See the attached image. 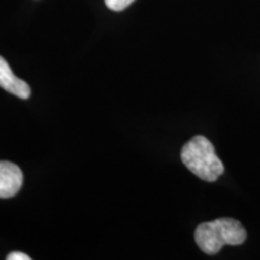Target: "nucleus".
Wrapping results in <instances>:
<instances>
[{
	"label": "nucleus",
	"mask_w": 260,
	"mask_h": 260,
	"mask_svg": "<svg viewBox=\"0 0 260 260\" xmlns=\"http://www.w3.org/2000/svg\"><path fill=\"white\" fill-rule=\"evenodd\" d=\"M195 242L206 254H217L225 245H242L247 239L245 228L239 220L219 218L200 224L194 234Z\"/></svg>",
	"instance_id": "f257e3e1"
},
{
	"label": "nucleus",
	"mask_w": 260,
	"mask_h": 260,
	"mask_svg": "<svg viewBox=\"0 0 260 260\" xmlns=\"http://www.w3.org/2000/svg\"><path fill=\"white\" fill-rule=\"evenodd\" d=\"M181 159L188 170L204 181H217L224 172L223 162L205 136L198 135L190 139L182 148Z\"/></svg>",
	"instance_id": "f03ea898"
},
{
	"label": "nucleus",
	"mask_w": 260,
	"mask_h": 260,
	"mask_svg": "<svg viewBox=\"0 0 260 260\" xmlns=\"http://www.w3.org/2000/svg\"><path fill=\"white\" fill-rule=\"evenodd\" d=\"M23 184V174L11 161H0V199L15 197Z\"/></svg>",
	"instance_id": "7ed1b4c3"
},
{
	"label": "nucleus",
	"mask_w": 260,
	"mask_h": 260,
	"mask_svg": "<svg viewBox=\"0 0 260 260\" xmlns=\"http://www.w3.org/2000/svg\"><path fill=\"white\" fill-rule=\"evenodd\" d=\"M0 87L4 88L6 92L24 100L28 99L31 93L29 84L25 81L18 79L12 73L9 63L2 56H0Z\"/></svg>",
	"instance_id": "20e7f679"
},
{
	"label": "nucleus",
	"mask_w": 260,
	"mask_h": 260,
	"mask_svg": "<svg viewBox=\"0 0 260 260\" xmlns=\"http://www.w3.org/2000/svg\"><path fill=\"white\" fill-rule=\"evenodd\" d=\"M134 2L135 0H105V4L112 11H122Z\"/></svg>",
	"instance_id": "39448f33"
},
{
	"label": "nucleus",
	"mask_w": 260,
	"mask_h": 260,
	"mask_svg": "<svg viewBox=\"0 0 260 260\" xmlns=\"http://www.w3.org/2000/svg\"><path fill=\"white\" fill-rule=\"evenodd\" d=\"M8 260H30V256L22 252H12L6 256Z\"/></svg>",
	"instance_id": "423d86ee"
}]
</instances>
